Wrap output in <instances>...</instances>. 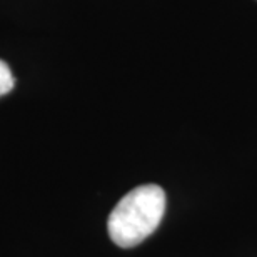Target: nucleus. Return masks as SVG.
Returning a JSON list of instances; mask_svg holds the SVG:
<instances>
[{
  "label": "nucleus",
  "instance_id": "f257e3e1",
  "mask_svg": "<svg viewBox=\"0 0 257 257\" xmlns=\"http://www.w3.org/2000/svg\"><path fill=\"white\" fill-rule=\"evenodd\" d=\"M166 212V192L156 184L132 189L122 197L107 220L112 242L119 247H134L159 227Z\"/></svg>",
  "mask_w": 257,
  "mask_h": 257
},
{
  "label": "nucleus",
  "instance_id": "f03ea898",
  "mask_svg": "<svg viewBox=\"0 0 257 257\" xmlns=\"http://www.w3.org/2000/svg\"><path fill=\"white\" fill-rule=\"evenodd\" d=\"M14 85H15V79L12 70H10V67L4 60H0V97L9 94L14 89Z\"/></svg>",
  "mask_w": 257,
  "mask_h": 257
}]
</instances>
